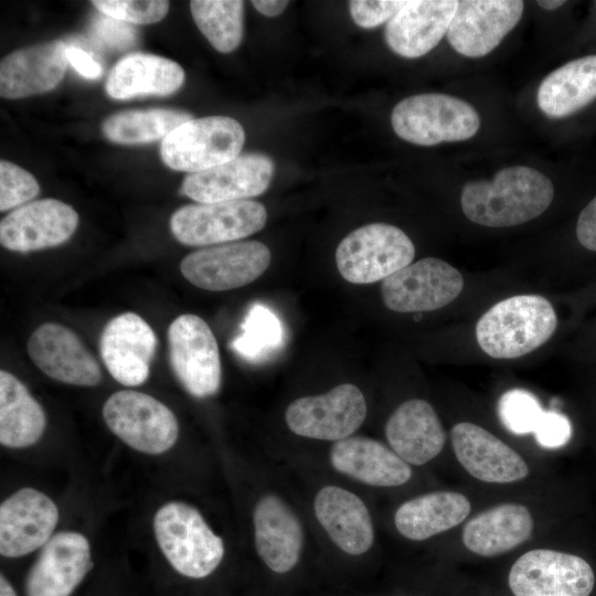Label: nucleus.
Instances as JSON below:
<instances>
[{
	"instance_id": "21",
	"label": "nucleus",
	"mask_w": 596,
	"mask_h": 596,
	"mask_svg": "<svg viewBox=\"0 0 596 596\" xmlns=\"http://www.w3.org/2000/svg\"><path fill=\"white\" fill-rule=\"evenodd\" d=\"M450 437L458 461L478 480L509 483L529 473L528 464L514 449L479 425L458 423Z\"/></svg>"
},
{
	"instance_id": "26",
	"label": "nucleus",
	"mask_w": 596,
	"mask_h": 596,
	"mask_svg": "<svg viewBox=\"0 0 596 596\" xmlns=\"http://www.w3.org/2000/svg\"><path fill=\"white\" fill-rule=\"evenodd\" d=\"M330 462L340 473L376 487H396L412 477L409 465L382 443L363 436L336 441Z\"/></svg>"
},
{
	"instance_id": "38",
	"label": "nucleus",
	"mask_w": 596,
	"mask_h": 596,
	"mask_svg": "<svg viewBox=\"0 0 596 596\" xmlns=\"http://www.w3.org/2000/svg\"><path fill=\"white\" fill-rule=\"evenodd\" d=\"M92 4L108 18L135 24L159 22L170 8L163 0H94Z\"/></svg>"
},
{
	"instance_id": "31",
	"label": "nucleus",
	"mask_w": 596,
	"mask_h": 596,
	"mask_svg": "<svg viewBox=\"0 0 596 596\" xmlns=\"http://www.w3.org/2000/svg\"><path fill=\"white\" fill-rule=\"evenodd\" d=\"M596 99V55L573 60L540 84L536 102L546 116H570Z\"/></svg>"
},
{
	"instance_id": "39",
	"label": "nucleus",
	"mask_w": 596,
	"mask_h": 596,
	"mask_svg": "<svg viewBox=\"0 0 596 596\" xmlns=\"http://www.w3.org/2000/svg\"><path fill=\"white\" fill-rule=\"evenodd\" d=\"M406 1L396 0H353L350 1V13L356 25L372 29L389 22L404 6Z\"/></svg>"
},
{
	"instance_id": "29",
	"label": "nucleus",
	"mask_w": 596,
	"mask_h": 596,
	"mask_svg": "<svg viewBox=\"0 0 596 596\" xmlns=\"http://www.w3.org/2000/svg\"><path fill=\"white\" fill-rule=\"evenodd\" d=\"M534 521L519 503H503L480 512L462 529L464 545L480 556H497L528 541Z\"/></svg>"
},
{
	"instance_id": "1",
	"label": "nucleus",
	"mask_w": 596,
	"mask_h": 596,
	"mask_svg": "<svg viewBox=\"0 0 596 596\" xmlns=\"http://www.w3.org/2000/svg\"><path fill=\"white\" fill-rule=\"evenodd\" d=\"M554 198L551 180L540 171L513 166L498 171L491 180L468 182L460 205L468 220L489 227H507L540 216Z\"/></svg>"
},
{
	"instance_id": "19",
	"label": "nucleus",
	"mask_w": 596,
	"mask_h": 596,
	"mask_svg": "<svg viewBox=\"0 0 596 596\" xmlns=\"http://www.w3.org/2000/svg\"><path fill=\"white\" fill-rule=\"evenodd\" d=\"M156 347L155 331L134 312L110 319L99 339L105 366L117 382L126 386L140 385L148 379Z\"/></svg>"
},
{
	"instance_id": "30",
	"label": "nucleus",
	"mask_w": 596,
	"mask_h": 596,
	"mask_svg": "<svg viewBox=\"0 0 596 596\" xmlns=\"http://www.w3.org/2000/svg\"><path fill=\"white\" fill-rule=\"evenodd\" d=\"M470 510V501L462 493L436 491L401 504L395 512L394 523L404 538L424 541L460 524Z\"/></svg>"
},
{
	"instance_id": "35",
	"label": "nucleus",
	"mask_w": 596,
	"mask_h": 596,
	"mask_svg": "<svg viewBox=\"0 0 596 596\" xmlns=\"http://www.w3.org/2000/svg\"><path fill=\"white\" fill-rule=\"evenodd\" d=\"M283 338L278 317L265 305L255 304L243 320L241 333L232 341V349L247 361H259L278 350Z\"/></svg>"
},
{
	"instance_id": "45",
	"label": "nucleus",
	"mask_w": 596,
	"mask_h": 596,
	"mask_svg": "<svg viewBox=\"0 0 596 596\" xmlns=\"http://www.w3.org/2000/svg\"><path fill=\"white\" fill-rule=\"evenodd\" d=\"M0 596H19L12 583L3 573L0 575Z\"/></svg>"
},
{
	"instance_id": "24",
	"label": "nucleus",
	"mask_w": 596,
	"mask_h": 596,
	"mask_svg": "<svg viewBox=\"0 0 596 596\" xmlns=\"http://www.w3.org/2000/svg\"><path fill=\"white\" fill-rule=\"evenodd\" d=\"M255 545L259 557L275 573H287L298 563L302 526L294 511L277 496L267 494L253 515Z\"/></svg>"
},
{
	"instance_id": "6",
	"label": "nucleus",
	"mask_w": 596,
	"mask_h": 596,
	"mask_svg": "<svg viewBox=\"0 0 596 596\" xmlns=\"http://www.w3.org/2000/svg\"><path fill=\"white\" fill-rule=\"evenodd\" d=\"M244 142V128L234 118H193L162 140L160 155L169 168L195 173L236 158Z\"/></svg>"
},
{
	"instance_id": "42",
	"label": "nucleus",
	"mask_w": 596,
	"mask_h": 596,
	"mask_svg": "<svg viewBox=\"0 0 596 596\" xmlns=\"http://www.w3.org/2000/svg\"><path fill=\"white\" fill-rule=\"evenodd\" d=\"M66 57L73 68L86 78H98L103 73L100 64L91 54L79 47L68 46Z\"/></svg>"
},
{
	"instance_id": "34",
	"label": "nucleus",
	"mask_w": 596,
	"mask_h": 596,
	"mask_svg": "<svg viewBox=\"0 0 596 596\" xmlns=\"http://www.w3.org/2000/svg\"><path fill=\"white\" fill-rule=\"evenodd\" d=\"M190 10L196 26L216 51L230 53L238 47L243 39V1L193 0Z\"/></svg>"
},
{
	"instance_id": "25",
	"label": "nucleus",
	"mask_w": 596,
	"mask_h": 596,
	"mask_svg": "<svg viewBox=\"0 0 596 596\" xmlns=\"http://www.w3.org/2000/svg\"><path fill=\"white\" fill-rule=\"evenodd\" d=\"M385 436L393 451L415 466L435 458L446 441L437 413L421 398L405 401L392 413L385 425Z\"/></svg>"
},
{
	"instance_id": "22",
	"label": "nucleus",
	"mask_w": 596,
	"mask_h": 596,
	"mask_svg": "<svg viewBox=\"0 0 596 596\" xmlns=\"http://www.w3.org/2000/svg\"><path fill=\"white\" fill-rule=\"evenodd\" d=\"M67 46L62 41L17 50L0 63V95L8 99L46 93L63 79Z\"/></svg>"
},
{
	"instance_id": "3",
	"label": "nucleus",
	"mask_w": 596,
	"mask_h": 596,
	"mask_svg": "<svg viewBox=\"0 0 596 596\" xmlns=\"http://www.w3.org/2000/svg\"><path fill=\"white\" fill-rule=\"evenodd\" d=\"M157 543L170 566L181 576L211 575L224 556V544L193 507L179 501L163 504L153 518Z\"/></svg>"
},
{
	"instance_id": "18",
	"label": "nucleus",
	"mask_w": 596,
	"mask_h": 596,
	"mask_svg": "<svg viewBox=\"0 0 596 596\" xmlns=\"http://www.w3.org/2000/svg\"><path fill=\"white\" fill-rule=\"evenodd\" d=\"M58 510L45 493L22 488L0 505V553L4 557L24 556L53 536Z\"/></svg>"
},
{
	"instance_id": "11",
	"label": "nucleus",
	"mask_w": 596,
	"mask_h": 596,
	"mask_svg": "<svg viewBox=\"0 0 596 596\" xmlns=\"http://www.w3.org/2000/svg\"><path fill=\"white\" fill-rule=\"evenodd\" d=\"M508 584L514 596H589L595 575L577 555L535 549L513 563Z\"/></svg>"
},
{
	"instance_id": "23",
	"label": "nucleus",
	"mask_w": 596,
	"mask_h": 596,
	"mask_svg": "<svg viewBox=\"0 0 596 596\" xmlns=\"http://www.w3.org/2000/svg\"><path fill=\"white\" fill-rule=\"evenodd\" d=\"M457 7L453 0L406 1L386 24V44L406 58L427 54L447 34Z\"/></svg>"
},
{
	"instance_id": "7",
	"label": "nucleus",
	"mask_w": 596,
	"mask_h": 596,
	"mask_svg": "<svg viewBox=\"0 0 596 596\" xmlns=\"http://www.w3.org/2000/svg\"><path fill=\"white\" fill-rule=\"evenodd\" d=\"M266 221L267 211L256 201L195 203L171 215L170 231L183 245L210 246L247 237L260 231Z\"/></svg>"
},
{
	"instance_id": "36",
	"label": "nucleus",
	"mask_w": 596,
	"mask_h": 596,
	"mask_svg": "<svg viewBox=\"0 0 596 596\" xmlns=\"http://www.w3.org/2000/svg\"><path fill=\"white\" fill-rule=\"evenodd\" d=\"M543 412L538 398L522 389L507 391L498 403L502 425L517 435L533 433Z\"/></svg>"
},
{
	"instance_id": "41",
	"label": "nucleus",
	"mask_w": 596,
	"mask_h": 596,
	"mask_svg": "<svg viewBox=\"0 0 596 596\" xmlns=\"http://www.w3.org/2000/svg\"><path fill=\"white\" fill-rule=\"evenodd\" d=\"M576 236L582 246L596 252V196L579 213Z\"/></svg>"
},
{
	"instance_id": "33",
	"label": "nucleus",
	"mask_w": 596,
	"mask_h": 596,
	"mask_svg": "<svg viewBox=\"0 0 596 596\" xmlns=\"http://www.w3.org/2000/svg\"><path fill=\"white\" fill-rule=\"evenodd\" d=\"M191 119L193 118L189 113L177 109H130L107 117L102 125V131L111 142L140 145L163 140Z\"/></svg>"
},
{
	"instance_id": "27",
	"label": "nucleus",
	"mask_w": 596,
	"mask_h": 596,
	"mask_svg": "<svg viewBox=\"0 0 596 596\" xmlns=\"http://www.w3.org/2000/svg\"><path fill=\"white\" fill-rule=\"evenodd\" d=\"M315 514L330 539L342 551L360 555L370 550L374 530L369 510L353 492L326 486L315 498Z\"/></svg>"
},
{
	"instance_id": "10",
	"label": "nucleus",
	"mask_w": 596,
	"mask_h": 596,
	"mask_svg": "<svg viewBox=\"0 0 596 596\" xmlns=\"http://www.w3.org/2000/svg\"><path fill=\"white\" fill-rule=\"evenodd\" d=\"M464 288L461 273L440 258L426 257L397 270L381 285L384 306L395 312H425L453 302Z\"/></svg>"
},
{
	"instance_id": "15",
	"label": "nucleus",
	"mask_w": 596,
	"mask_h": 596,
	"mask_svg": "<svg viewBox=\"0 0 596 596\" xmlns=\"http://www.w3.org/2000/svg\"><path fill=\"white\" fill-rule=\"evenodd\" d=\"M274 169L273 160L263 153L240 155L211 169L189 173L180 193L198 203L246 200L267 190Z\"/></svg>"
},
{
	"instance_id": "5",
	"label": "nucleus",
	"mask_w": 596,
	"mask_h": 596,
	"mask_svg": "<svg viewBox=\"0 0 596 596\" xmlns=\"http://www.w3.org/2000/svg\"><path fill=\"white\" fill-rule=\"evenodd\" d=\"M414 256V244L401 228L372 223L352 231L339 243L336 264L347 281L372 284L409 265Z\"/></svg>"
},
{
	"instance_id": "16",
	"label": "nucleus",
	"mask_w": 596,
	"mask_h": 596,
	"mask_svg": "<svg viewBox=\"0 0 596 596\" xmlns=\"http://www.w3.org/2000/svg\"><path fill=\"white\" fill-rule=\"evenodd\" d=\"M523 8L519 0L458 1L447 40L464 56H485L517 25Z\"/></svg>"
},
{
	"instance_id": "9",
	"label": "nucleus",
	"mask_w": 596,
	"mask_h": 596,
	"mask_svg": "<svg viewBox=\"0 0 596 596\" xmlns=\"http://www.w3.org/2000/svg\"><path fill=\"white\" fill-rule=\"evenodd\" d=\"M171 369L194 397L214 395L221 385V360L217 341L209 324L199 316L177 317L168 329Z\"/></svg>"
},
{
	"instance_id": "17",
	"label": "nucleus",
	"mask_w": 596,
	"mask_h": 596,
	"mask_svg": "<svg viewBox=\"0 0 596 596\" xmlns=\"http://www.w3.org/2000/svg\"><path fill=\"white\" fill-rule=\"evenodd\" d=\"M77 212L56 199L31 201L12 210L0 222V242L13 252L58 246L74 234Z\"/></svg>"
},
{
	"instance_id": "20",
	"label": "nucleus",
	"mask_w": 596,
	"mask_h": 596,
	"mask_svg": "<svg viewBox=\"0 0 596 596\" xmlns=\"http://www.w3.org/2000/svg\"><path fill=\"white\" fill-rule=\"evenodd\" d=\"M28 353L49 377L78 386H95L102 380L99 364L68 328L54 322L41 324L31 334Z\"/></svg>"
},
{
	"instance_id": "2",
	"label": "nucleus",
	"mask_w": 596,
	"mask_h": 596,
	"mask_svg": "<svg viewBox=\"0 0 596 596\" xmlns=\"http://www.w3.org/2000/svg\"><path fill=\"white\" fill-rule=\"evenodd\" d=\"M557 317L541 295H518L489 308L476 324L480 349L494 359H515L543 345L555 332Z\"/></svg>"
},
{
	"instance_id": "32",
	"label": "nucleus",
	"mask_w": 596,
	"mask_h": 596,
	"mask_svg": "<svg viewBox=\"0 0 596 596\" xmlns=\"http://www.w3.org/2000/svg\"><path fill=\"white\" fill-rule=\"evenodd\" d=\"M46 417L42 406L13 374L0 372V443L24 448L42 436Z\"/></svg>"
},
{
	"instance_id": "28",
	"label": "nucleus",
	"mask_w": 596,
	"mask_h": 596,
	"mask_svg": "<svg viewBox=\"0 0 596 596\" xmlns=\"http://www.w3.org/2000/svg\"><path fill=\"white\" fill-rule=\"evenodd\" d=\"M184 71L177 62L149 53H131L121 57L111 68L105 91L114 99L138 96H168L184 82Z\"/></svg>"
},
{
	"instance_id": "47",
	"label": "nucleus",
	"mask_w": 596,
	"mask_h": 596,
	"mask_svg": "<svg viewBox=\"0 0 596 596\" xmlns=\"http://www.w3.org/2000/svg\"><path fill=\"white\" fill-rule=\"evenodd\" d=\"M596 3V2H595Z\"/></svg>"
},
{
	"instance_id": "44",
	"label": "nucleus",
	"mask_w": 596,
	"mask_h": 596,
	"mask_svg": "<svg viewBox=\"0 0 596 596\" xmlns=\"http://www.w3.org/2000/svg\"><path fill=\"white\" fill-rule=\"evenodd\" d=\"M254 8L266 17L279 15L288 6L286 0H254L252 1Z\"/></svg>"
},
{
	"instance_id": "13",
	"label": "nucleus",
	"mask_w": 596,
	"mask_h": 596,
	"mask_svg": "<svg viewBox=\"0 0 596 596\" xmlns=\"http://www.w3.org/2000/svg\"><path fill=\"white\" fill-rule=\"evenodd\" d=\"M366 412L360 389L344 383L327 393L295 400L288 405L285 419L296 435L338 441L350 437L362 425Z\"/></svg>"
},
{
	"instance_id": "43",
	"label": "nucleus",
	"mask_w": 596,
	"mask_h": 596,
	"mask_svg": "<svg viewBox=\"0 0 596 596\" xmlns=\"http://www.w3.org/2000/svg\"><path fill=\"white\" fill-rule=\"evenodd\" d=\"M99 22L100 23L97 25L98 33L100 36L103 35L108 43L121 46L129 45L134 42V30L125 25V22L111 18L100 20Z\"/></svg>"
},
{
	"instance_id": "4",
	"label": "nucleus",
	"mask_w": 596,
	"mask_h": 596,
	"mask_svg": "<svg viewBox=\"0 0 596 596\" xmlns=\"http://www.w3.org/2000/svg\"><path fill=\"white\" fill-rule=\"evenodd\" d=\"M395 134L414 145L434 146L473 137L480 126L477 110L467 102L445 94H418L393 109Z\"/></svg>"
},
{
	"instance_id": "46",
	"label": "nucleus",
	"mask_w": 596,
	"mask_h": 596,
	"mask_svg": "<svg viewBox=\"0 0 596 596\" xmlns=\"http://www.w3.org/2000/svg\"><path fill=\"white\" fill-rule=\"evenodd\" d=\"M565 3L563 0H545V1H538V4L545 9V10H555L560 7H562Z\"/></svg>"
},
{
	"instance_id": "14",
	"label": "nucleus",
	"mask_w": 596,
	"mask_h": 596,
	"mask_svg": "<svg viewBox=\"0 0 596 596\" xmlns=\"http://www.w3.org/2000/svg\"><path fill=\"white\" fill-rule=\"evenodd\" d=\"M93 568L87 539L74 531L54 534L41 549L24 583L25 596H71Z\"/></svg>"
},
{
	"instance_id": "40",
	"label": "nucleus",
	"mask_w": 596,
	"mask_h": 596,
	"mask_svg": "<svg viewBox=\"0 0 596 596\" xmlns=\"http://www.w3.org/2000/svg\"><path fill=\"white\" fill-rule=\"evenodd\" d=\"M533 433L540 446L554 449L570 441L572 425L563 414L544 411Z\"/></svg>"
},
{
	"instance_id": "12",
	"label": "nucleus",
	"mask_w": 596,
	"mask_h": 596,
	"mask_svg": "<svg viewBox=\"0 0 596 596\" xmlns=\"http://www.w3.org/2000/svg\"><path fill=\"white\" fill-rule=\"evenodd\" d=\"M270 260V251L262 242H231L190 253L181 260L180 269L198 288L224 291L253 283Z\"/></svg>"
},
{
	"instance_id": "8",
	"label": "nucleus",
	"mask_w": 596,
	"mask_h": 596,
	"mask_svg": "<svg viewBox=\"0 0 596 596\" xmlns=\"http://www.w3.org/2000/svg\"><path fill=\"white\" fill-rule=\"evenodd\" d=\"M103 417L118 438L145 454H162L178 439L179 425L174 414L149 394L118 391L104 403Z\"/></svg>"
},
{
	"instance_id": "37",
	"label": "nucleus",
	"mask_w": 596,
	"mask_h": 596,
	"mask_svg": "<svg viewBox=\"0 0 596 596\" xmlns=\"http://www.w3.org/2000/svg\"><path fill=\"white\" fill-rule=\"evenodd\" d=\"M40 192L38 180L32 173L7 160L0 161V211L22 206Z\"/></svg>"
}]
</instances>
